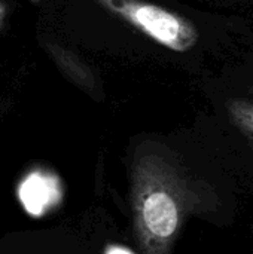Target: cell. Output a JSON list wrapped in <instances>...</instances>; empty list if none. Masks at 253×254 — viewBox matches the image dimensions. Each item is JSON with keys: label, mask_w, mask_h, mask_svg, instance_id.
Masks as SVG:
<instances>
[{"label": "cell", "mask_w": 253, "mask_h": 254, "mask_svg": "<svg viewBox=\"0 0 253 254\" xmlns=\"http://www.w3.org/2000/svg\"><path fill=\"white\" fill-rule=\"evenodd\" d=\"M191 193L174 165L158 153L136 156L131 171L134 229L143 254H169Z\"/></svg>", "instance_id": "obj_1"}, {"label": "cell", "mask_w": 253, "mask_h": 254, "mask_svg": "<svg viewBox=\"0 0 253 254\" xmlns=\"http://www.w3.org/2000/svg\"><path fill=\"white\" fill-rule=\"evenodd\" d=\"M110 15L125 21L173 52H188L198 42V30L180 13L143 0H92Z\"/></svg>", "instance_id": "obj_2"}, {"label": "cell", "mask_w": 253, "mask_h": 254, "mask_svg": "<svg viewBox=\"0 0 253 254\" xmlns=\"http://www.w3.org/2000/svg\"><path fill=\"white\" fill-rule=\"evenodd\" d=\"M60 198L57 180L46 173H30L18 186V199L33 216L45 214Z\"/></svg>", "instance_id": "obj_3"}, {"label": "cell", "mask_w": 253, "mask_h": 254, "mask_svg": "<svg viewBox=\"0 0 253 254\" xmlns=\"http://www.w3.org/2000/svg\"><path fill=\"white\" fill-rule=\"evenodd\" d=\"M45 49L55 65L60 68V71L64 73V76L69 77L73 83L89 94H94L97 91V77L92 68L79 55L54 42H46Z\"/></svg>", "instance_id": "obj_4"}, {"label": "cell", "mask_w": 253, "mask_h": 254, "mask_svg": "<svg viewBox=\"0 0 253 254\" xmlns=\"http://www.w3.org/2000/svg\"><path fill=\"white\" fill-rule=\"evenodd\" d=\"M228 112L236 127L253 140V103L248 100H233L228 103Z\"/></svg>", "instance_id": "obj_5"}, {"label": "cell", "mask_w": 253, "mask_h": 254, "mask_svg": "<svg viewBox=\"0 0 253 254\" xmlns=\"http://www.w3.org/2000/svg\"><path fill=\"white\" fill-rule=\"evenodd\" d=\"M103 254H136L134 252H131L128 247L121 246V244H109L104 249Z\"/></svg>", "instance_id": "obj_6"}, {"label": "cell", "mask_w": 253, "mask_h": 254, "mask_svg": "<svg viewBox=\"0 0 253 254\" xmlns=\"http://www.w3.org/2000/svg\"><path fill=\"white\" fill-rule=\"evenodd\" d=\"M6 16H7V6H6V3L0 1V28L3 27V24L6 21Z\"/></svg>", "instance_id": "obj_7"}]
</instances>
